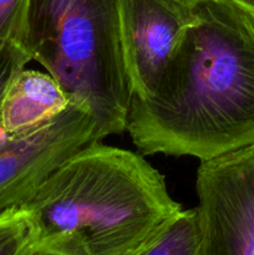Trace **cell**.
<instances>
[{
    "instance_id": "1",
    "label": "cell",
    "mask_w": 254,
    "mask_h": 255,
    "mask_svg": "<svg viewBox=\"0 0 254 255\" xmlns=\"http://www.w3.org/2000/svg\"><path fill=\"white\" fill-rule=\"evenodd\" d=\"M153 95L126 131L144 154L208 161L254 144V20L233 0H196Z\"/></svg>"
},
{
    "instance_id": "2",
    "label": "cell",
    "mask_w": 254,
    "mask_h": 255,
    "mask_svg": "<svg viewBox=\"0 0 254 255\" xmlns=\"http://www.w3.org/2000/svg\"><path fill=\"white\" fill-rule=\"evenodd\" d=\"M21 211L37 251L141 255L182 207L143 157L94 142L60 164Z\"/></svg>"
},
{
    "instance_id": "3",
    "label": "cell",
    "mask_w": 254,
    "mask_h": 255,
    "mask_svg": "<svg viewBox=\"0 0 254 255\" xmlns=\"http://www.w3.org/2000/svg\"><path fill=\"white\" fill-rule=\"evenodd\" d=\"M24 47L92 117L97 142L126 131L132 91L119 0H29Z\"/></svg>"
},
{
    "instance_id": "4",
    "label": "cell",
    "mask_w": 254,
    "mask_h": 255,
    "mask_svg": "<svg viewBox=\"0 0 254 255\" xmlns=\"http://www.w3.org/2000/svg\"><path fill=\"white\" fill-rule=\"evenodd\" d=\"M201 255H254V144L201 161Z\"/></svg>"
},
{
    "instance_id": "5",
    "label": "cell",
    "mask_w": 254,
    "mask_h": 255,
    "mask_svg": "<svg viewBox=\"0 0 254 255\" xmlns=\"http://www.w3.org/2000/svg\"><path fill=\"white\" fill-rule=\"evenodd\" d=\"M95 122L71 105L45 126L0 139V216L21 209L67 158L94 143Z\"/></svg>"
},
{
    "instance_id": "6",
    "label": "cell",
    "mask_w": 254,
    "mask_h": 255,
    "mask_svg": "<svg viewBox=\"0 0 254 255\" xmlns=\"http://www.w3.org/2000/svg\"><path fill=\"white\" fill-rule=\"evenodd\" d=\"M196 0H119L120 40L132 97L156 91L164 66L193 22Z\"/></svg>"
},
{
    "instance_id": "7",
    "label": "cell",
    "mask_w": 254,
    "mask_h": 255,
    "mask_svg": "<svg viewBox=\"0 0 254 255\" xmlns=\"http://www.w3.org/2000/svg\"><path fill=\"white\" fill-rule=\"evenodd\" d=\"M71 105L49 74L24 69L2 100L0 128L5 137L26 134L51 122Z\"/></svg>"
},
{
    "instance_id": "8",
    "label": "cell",
    "mask_w": 254,
    "mask_h": 255,
    "mask_svg": "<svg viewBox=\"0 0 254 255\" xmlns=\"http://www.w3.org/2000/svg\"><path fill=\"white\" fill-rule=\"evenodd\" d=\"M141 255H201V231L196 209L179 212Z\"/></svg>"
},
{
    "instance_id": "9",
    "label": "cell",
    "mask_w": 254,
    "mask_h": 255,
    "mask_svg": "<svg viewBox=\"0 0 254 255\" xmlns=\"http://www.w3.org/2000/svg\"><path fill=\"white\" fill-rule=\"evenodd\" d=\"M34 251L31 232L21 209L0 216V255H29Z\"/></svg>"
},
{
    "instance_id": "10",
    "label": "cell",
    "mask_w": 254,
    "mask_h": 255,
    "mask_svg": "<svg viewBox=\"0 0 254 255\" xmlns=\"http://www.w3.org/2000/svg\"><path fill=\"white\" fill-rule=\"evenodd\" d=\"M30 61L31 56L21 44L0 40V109L11 82Z\"/></svg>"
},
{
    "instance_id": "11",
    "label": "cell",
    "mask_w": 254,
    "mask_h": 255,
    "mask_svg": "<svg viewBox=\"0 0 254 255\" xmlns=\"http://www.w3.org/2000/svg\"><path fill=\"white\" fill-rule=\"evenodd\" d=\"M27 4L29 0H0V40L24 46Z\"/></svg>"
},
{
    "instance_id": "12",
    "label": "cell",
    "mask_w": 254,
    "mask_h": 255,
    "mask_svg": "<svg viewBox=\"0 0 254 255\" xmlns=\"http://www.w3.org/2000/svg\"><path fill=\"white\" fill-rule=\"evenodd\" d=\"M254 20V0H233Z\"/></svg>"
},
{
    "instance_id": "13",
    "label": "cell",
    "mask_w": 254,
    "mask_h": 255,
    "mask_svg": "<svg viewBox=\"0 0 254 255\" xmlns=\"http://www.w3.org/2000/svg\"><path fill=\"white\" fill-rule=\"evenodd\" d=\"M29 255H56L52 253H47V252H42V251H37V249H34Z\"/></svg>"
}]
</instances>
